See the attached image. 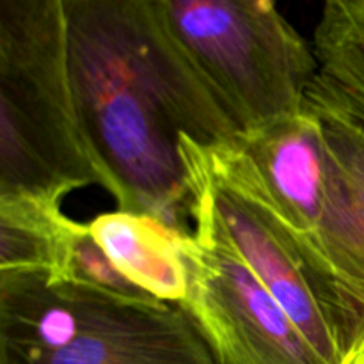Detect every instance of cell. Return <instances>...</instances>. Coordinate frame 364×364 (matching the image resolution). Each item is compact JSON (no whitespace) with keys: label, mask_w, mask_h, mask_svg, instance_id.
I'll return each mask as SVG.
<instances>
[{"label":"cell","mask_w":364,"mask_h":364,"mask_svg":"<svg viewBox=\"0 0 364 364\" xmlns=\"http://www.w3.org/2000/svg\"><path fill=\"white\" fill-rule=\"evenodd\" d=\"M70 82L89 156L121 212L191 233L181 137L237 127L167 31L155 0H64Z\"/></svg>","instance_id":"6da1fadb"},{"label":"cell","mask_w":364,"mask_h":364,"mask_svg":"<svg viewBox=\"0 0 364 364\" xmlns=\"http://www.w3.org/2000/svg\"><path fill=\"white\" fill-rule=\"evenodd\" d=\"M192 230L231 249L327 364H348L364 333V297L284 219L233 141L181 137Z\"/></svg>","instance_id":"7a4b0ae2"},{"label":"cell","mask_w":364,"mask_h":364,"mask_svg":"<svg viewBox=\"0 0 364 364\" xmlns=\"http://www.w3.org/2000/svg\"><path fill=\"white\" fill-rule=\"evenodd\" d=\"M0 364H219L174 304L0 272Z\"/></svg>","instance_id":"3957f363"},{"label":"cell","mask_w":364,"mask_h":364,"mask_svg":"<svg viewBox=\"0 0 364 364\" xmlns=\"http://www.w3.org/2000/svg\"><path fill=\"white\" fill-rule=\"evenodd\" d=\"M176 45L238 134L294 116L320 71L276 0H155Z\"/></svg>","instance_id":"277c9868"},{"label":"cell","mask_w":364,"mask_h":364,"mask_svg":"<svg viewBox=\"0 0 364 364\" xmlns=\"http://www.w3.org/2000/svg\"><path fill=\"white\" fill-rule=\"evenodd\" d=\"M233 142L258 173L281 215L364 297V230L340 160L318 116L301 112Z\"/></svg>","instance_id":"5b68a950"},{"label":"cell","mask_w":364,"mask_h":364,"mask_svg":"<svg viewBox=\"0 0 364 364\" xmlns=\"http://www.w3.org/2000/svg\"><path fill=\"white\" fill-rule=\"evenodd\" d=\"M191 316L219 364H327L283 306L228 245L201 230L185 238Z\"/></svg>","instance_id":"8992f818"},{"label":"cell","mask_w":364,"mask_h":364,"mask_svg":"<svg viewBox=\"0 0 364 364\" xmlns=\"http://www.w3.org/2000/svg\"><path fill=\"white\" fill-rule=\"evenodd\" d=\"M92 238L128 281L166 304L188 295L185 238L160 220L130 212L102 213L87 223Z\"/></svg>","instance_id":"52a82bcc"},{"label":"cell","mask_w":364,"mask_h":364,"mask_svg":"<svg viewBox=\"0 0 364 364\" xmlns=\"http://www.w3.org/2000/svg\"><path fill=\"white\" fill-rule=\"evenodd\" d=\"M75 223L59 205L0 198V272H34L60 279Z\"/></svg>","instance_id":"ba28073f"},{"label":"cell","mask_w":364,"mask_h":364,"mask_svg":"<svg viewBox=\"0 0 364 364\" xmlns=\"http://www.w3.org/2000/svg\"><path fill=\"white\" fill-rule=\"evenodd\" d=\"M304 103L318 116L347 174L364 230V96L318 71Z\"/></svg>","instance_id":"9c48e42d"},{"label":"cell","mask_w":364,"mask_h":364,"mask_svg":"<svg viewBox=\"0 0 364 364\" xmlns=\"http://www.w3.org/2000/svg\"><path fill=\"white\" fill-rule=\"evenodd\" d=\"M313 50L322 73L364 96V0H323Z\"/></svg>","instance_id":"30bf717a"},{"label":"cell","mask_w":364,"mask_h":364,"mask_svg":"<svg viewBox=\"0 0 364 364\" xmlns=\"http://www.w3.org/2000/svg\"><path fill=\"white\" fill-rule=\"evenodd\" d=\"M60 279L75 281V283L96 288V290L121 299H130V301H156L151 295L135 287L114 267L109 256L92 238L87 224L82 223H75L70 247H68L66 267Z\"/></svg>","instance_id":"8fae6325"},{"label":"cell","mask_w":364,"mask_h":364,"mask_svg":"<svg viewBox=\"0 0 364 364\" xmlns=\"http://www.w3.org/2000/svg\"><path fill=\"white\" fill-rule=\"evenodd\" d=\"M348 364H364V333H363L361 340H359L358 347H355L354 354H352L350 363Z\"/></svg>","instance_id":"7c38bea8"}]
</instances>
